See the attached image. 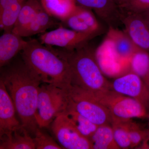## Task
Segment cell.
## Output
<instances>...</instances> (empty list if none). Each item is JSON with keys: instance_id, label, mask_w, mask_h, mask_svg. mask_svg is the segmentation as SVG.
<instances>
[{"instance_id": "obj_13", "label": "cell", "mask_w": 149, "mask_h": 149, "mask_svg": "<svg viewBox=\"0 0 149 149\" xmlns=\"http://www.w3.org/2000/svg\"><path fill=\"white\" fill-rule=\"evenodd\" d=\"M16 111L10 95L3 81L0 80V138L22 126L15 116Z\"/></svg>"}, {"instance_id": "obj_21", "label": "cell", "mask_w": 149, "mask_h": 149, "mask_svg": "<svg viewBox=\"0 0 149 149\" xmlns=\"http://www.w3.org/2000/svg\"><path fill=\"white\" fill-rule=\"evenodd\" d=\"M64 113L78 132L89 140L98 127L97 125L77 112L70 105Z\"/></svg>"}, {"instance_id": "obj_24", "label": "cell", "mask_w": 149, "mask_h": 149, "mask_svg": "<svg viewBox=\"0 0 149 149\" xmlns=\"http://www.w3.org/2000/svg\"><path fill=\"white\" fill-rule=\"evenodd\" d=\"M127 119H120L112 117L111 126L116 143L120 149L131 148L126 120Z\"/></svg>"}, {"instance_id": "obj_23", "label": "cell", "mask_w": 149, "mask_h": 149, "mask_svg": "<svg viewBox=\"0 0 149 149\" xmlns=\"http://www.w3.org/2000/svg\"><path fill=\"white\" fill-rule=\"evenodd\" d=\"M130 72L139 75L143 80L149 72V52L138 47L130 58Z\"/></svg>"}, {"instance_id": "obj_11", "label": "cell", "mask_w": 149, "mask_h": 149, "mask_svg": "<svg viewBox=\"0 0 149 149\" xmlns=\"http://www.w3.org/2000/svg\"><path fill=\"white\" fill-rule=\"evenodd\" d=\"M96 60L103 73L117 75L129 68V64L119 58L115 52L111 40L107 37L95 51Z\"/></svg>"}, {"instance_id": "obj_31", "label": "cell", "mask_w": 149, "mask_h": 149, "mask_svg": "<svg viewBox=\"0 0 149 149\" xmlns=\"http://www.w3.org/2000/svg\"><path fill=\"white\" fill-rule=\"evenodd\" d=\"M140 14L143 15V17L145 19V21L146 22L149 28V11Z\"/></svg>"}, {"instance_id": "obj_17", "label": "cell", "mask_w": 149, "mask_h": 149, "mask_svg": "<svg viewBox=\"0 0 149 149\" xmlns=\"http://www.w3.org/2000/svg\"><path fill=\"white\" fill-rule=\"evenodd\" d=\"M0 139V149H35L33 138L22 126Z\"/></svg>"}, {"instance_id": "obj_19", "label": "cell", "mask_w": 149, "mask_h": 149, "mask_svg": "<svg viewBox=\"0 0 149 149\" xmlns=\"http://www.w3.org/2000/svg\"><path fill=\"white\" fill-rule=\"evenodd\" d=\"M92 149H119L116 143L111 125L98 126L90 138Z\"/></svg>"}, {"instance_id": "obj_33", "label": "cell", "mask_w": 149, "mask_h": 149, "mask_svg": "<svg viewBox=\"0 0 149 149\" xmlns=\"http://www.w3.org/2000/svg\"><path fill=\"white\" fill-rule=\"evenodd\" d=\"M143 81L146 83V85L149 91V72L146 78L144 79Z\"/></svg>"}, {"instance_id": "obj_25", "label": "cell", "mask_w": 149, "mask_h": 149, "mask_svg": "<svg viewBox=\"0 0 149 149\" xmlns=\"http://www.w3.org/2000/svg\"><path fill=\"white\" fill-rule=\"evenodd\" d=\"M126 125L131 143V148H137L149 132V129H143L131 119H127Z\"/></svg>"}, {"instance_id": "obj_20", "label": "cell", "mask_w": 149, "mask_h": 149, "mask_svg": "<svg viewBox=\"0 0 149 149\" xmlns=\"http://www.w3.org/2000/svg\"><path fill=\"white\" fill-rule=\"evenodd\" d=\"M42 8L39 0H27L19 13L12 31L16 33L27 26Z\"/></svg>"}, {"instance_id": "obj_29", "label": "cell", "mask_w": 149, "mask_h": 149, "mask_svg": "<svg viewBox=\"0 0 149 149\" xmlns=\"http://www.w3.org/2000/svg\"><path fill=\"white\" fill-rule=\"evenodd\" d=\"M21 0H0V12Z\"/></svg>"}, {"instance_id": "obj_32", "label": "cell", "mask_w": 149, "mask_h": 149, "mask_svg": "<svg viewBox=\"0 0 149 149\" xmlns=\"http://www.w3.org/2000/svg\"><path fill=\"white\" fill-rule=\"evenodd\" d=\"M115 1L118 4V5L120 6L124 4L125 3L128 2L130 0H115Z\"/></svg>"}, {"instance_id": "obj_14", "label": "cell", "mask_w": 149, "mask_h": 149, "mask_svg": "<svg viewBox=\"0 0 149 149\" xmlns=\"http://www.w3.org/2000/svg\"><path fill=\"white\" fill-rule=\"evenodd\" d=\"M28 41L13 32H4L0 37V66L8 64L26 47Z\"/></svg>"}, {"instance_id": "obj_27", "label": "cell", "mask_w": 149, "mask_h": 149, "mask_svg": "<svg viewBox=\"0 0 149 149\" xmlns=\"http://www.w3.org/2000/svg\"><path fill=\"white\" fill-rule=\"evenodd\" d=\"M63 22L70 29L74 31L83 33H93L98 35H100L98 33L93 32L85 23L83 19L74 10Z\"/></svg>"}, {"instance_id": "obj_3", "label": "cell", "mask_w": 149, "mask_h": 149, "mask_svg": "<svg viewBox=\"0 0 149 149\" xmlns=\"http://www.w3.org/2000/svg\"><path fill=\"white\" fill-rule=\"evenodd\" d=\"M54 49L69 63L72 85L93 93L111 90L96 60L95 51L88 45L73 50Z\"/></svg>"}, {"instance_id": "obj_30", "label": "cell", "mask_w": 149, "mask_h": 149, "mask_svg": "<svg viewBox=\"0 0 149 149\" xmlns=\"http://www.w3.org/2000/svg\"><path fill=\"white\" fill-rule=\"evenodd\" d=\"M137 148L139 149H149V132Z\"/></svg>"}, {"instance_id": "obj_6", "label": "cell", "mask_w": 149, "mask_h": 149, "mask_svg": "<svg viewBox=\"0 0 149 149\" xmlns=\"http://www.w3.org/2000/svg\"><path fill=\"white\" fill-rule=\"evenodd\" d=\"M68 92L70 106L80 114L98 126L111 124L112 117L109 110L88 92L72 85Z\"/></svg>"}, {"instance_id": "obj_34", "label": "cell", "mask_w": 149, "mask_h": 149, "mask_svg": "<svg viewBox=\"0 0 149 149\" xmlns=\"http://www.w3.org/2000/svg\"><path fill=\"white\" fill-rule=\"evenodd\" d=\"M147 119H148V128L149 129V111L148 112V116L147 117Z\"/></svg>"}, {"instance_id": "obj_7", "label": "cell", "mask_w": 149, "mask_h": 149, "mask_svg": "<svg viewBox=\"0 0 149 149\" xmlns=\"http://www.w3.org/2000/svg\"><path fill=\"white\" fill-rule=\"evenodd\" d=\"M97 35L93 33L77 32L61 26L54 30L42 33L40 36L39 41L45 45L73 50L88 45L90 40Z\"/></svg>"}, {"instance_id": "obj_9", "label": "cell", "mask_w": 149, "mask_h": 149, "mask_svg": "<svg viewBox=\"0 0 149 149\" xmlns=\"http://www.w3.org/2000/svg\"><path fill=\"white\" fill-rule=\"evenodd\" d=\"M111 89L116 93L137 100L149 109V91L140 76L129 72L111 83Z\"/></svg>"}, {"instance_id": "obj_15", "label": "cell", "mask_w": 149, "mask_h": 149, "mask_svg": "<svg viewBox=\"0 0 149 149\" xmlns=\"http://www.w3.org/2000/svg\"><path fill=\"white\" fill-rule=\"evenodd\" d=\"M107 37L111 40L115 52L119 58L127 63L139 47L136 46L126 32L118 28H109Z\"/></svg>"}, {"instance_id": "obj_1", "label": "cell", "mask_w": 149, "mask_h": 149, "mask_svg": "<svg viewBox=\"0 0 149 149\" xmlns=\"http://www.w3.org/2000/svg\"><path fill=\"white\" fill-rule=\"evenodd\" d=\"M1 80L12 100L22 125L34 136L39 128L36 113L39 89L42 81L23 61L3 71Z\"/></svg>"}, {"instance_id": "obj_10", "label": "cell", "mask_w": 149, "mask_h": 149, "mask_svg": "<svg viewBox=\"0 0 149 149\" xmlns=\"http://www.w3.org/2000/svg\"><path fill=\"white\" fill-rule=\"evenodd\" d=\"M120 10L125 32L136 46L149 52V28L143 15Z\"/></svg>"}, {"instance_id": "obj_16", "label": "cell", "mask_w": 149, "mask_h": 149, "mask_svg": "<svg viewBox=\"0 0 149 149\" xmlns=\"http://www.w3.org/2000/svg\"><path fill=\"white\" fill-rule=\"evenodd\" d=\"M55 19L49 15L42 7L27 26L15 33L22 37L42 34L48 29L59 25V23L55 21Z\"/></svg>"}, {"instance_id": "obj_28", "label": "cell", "mask_w": 149, "mask_h": 149, "mask_svg": "<svg viewBox=\"0 0 149 149\" xmlns=\"http://www.w3.org/2000/svg\"><path fill=\"white\" fill-rule=\"evenodd\" d=\"M119 7L123 10L142 13L149 11V0H130Z\"/></svg>"}, {"instance_id": "obj_4", "label": "cell", "mask_w": 149, "mask_h": 149, "mask_svg": "<svg viewBox=\"0 0 149 149\" xmlns=\"http://www.w3.org/2000/svg\"><path fill=\"white\" fill-rule=\"evenodd\" d=\"M70 99L68 91L44 83L39 89L36 118L39 128L47 127L56 117L69 109Z\"/></svg>"}, {"instance_id": "obj_22", "label": "cell", "mask_w": 149, "mask_h": 149, "mask_svg": "<svg viewBox=\"0 0 149 149\" xmlns=\"http://www.w3.org/2000/svg\"><path fill=\"white\" fill-rule=\"evenodd\" d=\"M27 0H21L0 12V28L4 32L12 31L19 13Z\"/></svg>"}, {"instance_id": "obj_5", "label": "cell", "mask_w": 149, "mask_h": 149, "mask_svg": "<svg viewBox=\"0 0 149 149\" xmlns=\"http://www.w3.org/2000/svg\"><path fill=\"white\" fill-rule=\"evenodd\" d=\"M88 93L109 110L112 117L123 119L147 118L148 112L146 107L133 98L112 90Z\"/></svg>"}, {"instance_id": "obj_18", "label": "cell", "mask_w": 149, "mask_h": 149, "mask_svg": "<svg viewBox=\"0 0 149 149\" xmlns=\"http://www.w3.org/2000/svg\"><path fill=\"white\" fill-rule=\"evenodd\" d=\"M43 9L51 16L63 22L73 12L75 0H40Z\"/></svg>"}, {"instance_id": "obj_2", "label": "cell", "mask_w": 149, "mask_h": 149, "mask_svg": "<svg viewBox=\"0 0 149 149\" xmlns=\"http://www.w3.org/2000/svg\"><path fill=\"white\" fill-rule=\"evenodd\" d=\"M22 58L43 83L52 84L68 91L72 85V74L69 63L50 46L39 40L28 41L21 52Z\"/></svg>"}, {"instance_id": "obj_26", "label": "cell", "mask_w": 149, "mask_h": 149, "mask_svg": "<svg viewBox=\"0 0 149 149\" xmlns=\"http://www.w3.org/2000/svg\"><path fill=\"white\" fill-rule=\"evenodd\" d=\"M38 128L33 138L35 149H61L62 147L57 143L49 135Z\"/></svg>"}, {"instance_id": "obj_8", "label": "cell", "mask_w": 149, "mask_h": 149, "mask_svg": "<svg viewBox=\"0 0 149 149\" xmlns=\"http://www.w3.org/2000/svg\"><path fill=\"white\" fill-rule=\"evenodd\" d=\"M52 129L63 148L92 149L90 140L78 132L65 113L55 118L52 123Z\"/></svg>"}, {"instance_id": "obj_12", "label": "cell", "mask_w": 149, "mask_h": 149, "mask_svg": "<svg viewBox=\"0 0 149 149\" xmlns=\"http://www.w3.org/2000/svg\"><path fill=\"white\" fill-rule=\"evenodd\" d=\"M78 5L94 11L109 28H118L121 21V10L115 0H75Z\"/></svg>"}]
</instances>
